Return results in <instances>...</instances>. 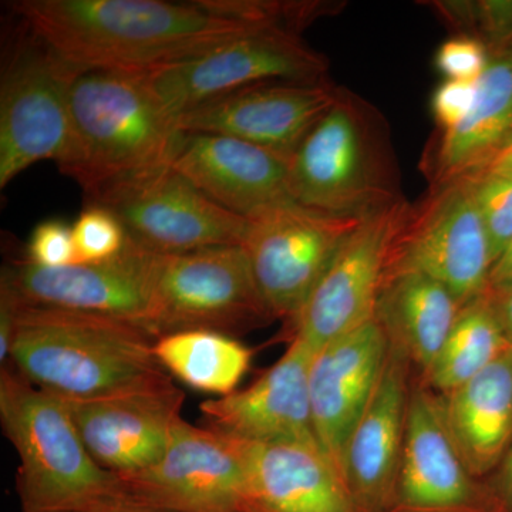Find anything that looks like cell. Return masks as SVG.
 <instances>
[{
  "mask_svg": "<svg viewBox=\"0 0 512 512\" xmlns=\"http://www.w3.org/2000/svg\"><path fill=\"white\" fill-rule=\"evenodd\" d=\"M19 19L80 70L151 72L254 30L295 28V2L12 0Z\"/></svg>",
  "mask_w": 512,
  "mask_h": 512,
  "instance_id": "1",
  "label": "cell"
},
{
  "mask_svg": "<svg viewBox=\"0 0 512 512\" xmlns=\"http://www.w3.org/2000/svg\"><path fill=\"white\" fill-rule=\"evenodd\" d=\"M156 340L127 320L28 305L19 298L9 362L60 399H93L167 375L154 356Z\"/></svg>",
  "mask_w": 512,
  "mask_h": 512,
  "instance_id": "2",
  "label": "cell"
},
{
  "mask_svg": "<svg viewBox=\"0 0 512 512\" xmlns=\"http://www.w3.org/2000/svg\"><path fill=\"white\" fill-rule=\"evenodd\" d=\"M70 103L72 141L59 170L86 198L121 178L173 163L184 133L146 73L84 70Z\"/></svg>",
  "mask_w": 512,
  "mask_h": 512,
  "instance_id": "3",
  "label": "cell"
},
{
  "mask_svg": "<svg viewBox=\"0 0 512 512\" xmlns=\"http://www.w3.org/2000/svg\"><path fill=\"white\" fill-rule=\"evenodd\" d=\"M288 167L293 201L311 210L363 218L403 200L382 116L345 89Z\"/></svg>",
  "mask_w": 512,
  "mask_h": 512,
  "instance_id": "4",
  "label": "cell"
},
{
  "mask_svg": "<svg viewBox=\"0 0 512 512\" xmlns=\"http://www.w3.org/2000/svg\"><path fill=\"white\" fill-rule=\"evenodd\" d=\"M0 421L19 456L23 512L62 510L119 490L87 450L66 402L12 366L0 373Z\"/></svg>",
  "mask_w": 512,
  "mask_h": 512,
  "instance_id": "5",
  "label": "cell"
},
{
  "mask_svg": "<svg viewBox=\"0 0 512 512\" xmlns=\"http://www.w3.org/2000/svg\"><path fill=\"white\" fill-rule=\"evenodd\" d=\"M3 45L0 188L39 161L64 163L72 141V87L83 72L19 19Z\"/></svg>",
  "mask_w": 512,
  "mask_h": 512,
  "instance_id": "6",
  "label": "cell"
},
{
  "mask_svg": "<svg viewBox=\"0 0 512 512\" xmlns=\"http://www.w3.org/2000/svg\"><path fill=\"white\" fill-rule=\"evenodd\" d=\"M272 319L241 245L160 255L146 329L156 339L184 330L235 335Z\"/></svg>",
  "mask_w": 512,
  "mask_h": 512,
  "instance_id": "7",
  "label": "cell"
},
{
  "mask_svg": "<svg viewBox=\"0 0 512 512\" xmlns=\"http://www.w3.org/2000/svg\"><path fill=\"white\" fill-rule=\"evenodd\" d=\"M113 212L128 237L160 255L242 245L248 220L202 194L173 165L114 181L86 198Z\"/></svg>",
  "mask_w": 512,
  "mask_h": 512,
  "instance_id": "8",
  "label": "cell"
},
{
  "mask_svg": "<svg viewBox=\"0 0 512 512\" xmlns=\"http://www.w3.org/2000/svg\"><path fill=\"white\" fill-rule=\"evenodd\" d=\"M490 242L466 177L431 185L394 235L386 271H416L446 286L461 305L488 291Z\"/></svg>",
  "mask_w": 512,
  "mask_h": 512,
  "instance_id": "9",
  "label": "cell"
},
{
  "mask_svg": "<svg viewBox=\"0 0 512 512\" xmlns=\"http://www.w3.org/2000/svg\"><path fill=\"white\" fill-rule=\"evenodd\" d=\"M363 218L325 214L296 202L248 218L241 247L272 318L292 325Z\"/></svg>",
  "mask_w": 512,
  "mask_h": 512,
  "instance_id": "10",
  "label": "cell"
},
{
  "mask_svg": "<svg viewBox=\"0 0 512 512\" xmlns=\"http://www.w3.org/2000/svg\"><path fill=\"white\" fill-rule=\"evenodd\" d=\"M329 62L301 32L254 30L191 59L146 72L160 99L178 117L242 87L265 82H325Z\"/></svg>",
  "mask_w": 512,
  "mask_h": 512,
  "instance_id": "11",
  "label": "cell"
},
{
  "mask_svg": "<svg viewBox=\"0 0 512 512\" xmlns=\"http://www.w3.org/2000/svg\"><path fill=\"white\" fill-rule=\"evenodd\" d=\"M407 208L397 201L360 221L293 320L292 338L318 352L375 319L390 247Z\"/></svg>",
  "mask_w": 512,
  "mask_h": 512,
  "instance_id": "12",
  "label": "cell"
},
{
  "mask_svg": "<svg viewBox=\"0 0 512 512\" xmlns=\"http://www.w3.org/2000/svg\"><path fill=\"white\" fill-rule=\"evenodd\" d=\"M117 480L131 497L174 512H241L249 500L234 440L185 420L157 463Z\"/></svg>",
  "mask_w": 512,
  "mask_h": 512,
  "instance_id": "13",
  "label": "cell"
},
{
  "mask_svg": "<svg viewBox=\"0 0 512 512\" xmlns=\"http://www.w3.org/2000/svg\"><path fill=\"white\" fill-rule=\"evenodd\" d=\"M158 258L128 237L123 251L107 261L42 268L25 258L2 272L28 305L127 320L146 329Z\"/></svg>",
  "mask_w": 512,
  "mask_h": 512,
  "instance_id": "14",
  "label": "cell"
},
{
  "mask_svg": "<svg viewBox=\"0 0 512 512\" xmlns=\"http://www.w3.org/2000/svg\"><path fill=\"white\" fill-rule=\"evenodd\" d=\"M63 400L96 463L120 477L163 457L183 421L185 394L167 373L123 392Z\"/></svg>",
  "mask_w": 512,
  "mask_h": 512,
  "instance_id": "15",
  "label": "cell"
},
{
  "mask_svg": "<svg viewBox=\"0 0 512 512\" xmlns=\"http://www.w3.org/2000/svg\"><path fill=\"white\" fill-rule=\"evenodd\" d=\"M340 92L328 80L252 84L184 111L178 126L183 133L239 138L289 160Z\"/></svg>",
  "mask_w": 512,
  "mask_h": 512,
  "instance_id": "16",
  "label": "cell"
},
{
  "mask_svg": "<svg viewBox=\"0 0 512 512\" xmlns=\"http://www.w3.org/2000/svg\"><path fill=\"white\" fill-rule=\"evenodd\" d=\"M389 352V340L373 319L332 340L312 357L313 429L339 474L346 443L379 386Z\"/></svg>",
  "mask_w": 512,
  "mask_h": 512,
  "instance_id": "17",
  "label": "cell"
},
{
  "mask_svg": "<svg viewBox=\"0 0 512 512\" xmlns=\"http://www.w3.org/2000/svg\"><path fill=\"white\" fill-rule=\"evenodd\" d=\"M313 355L302 340L292 338L281 359L247 389L201 403L205 427L249 443L319 444L309 396Z\"/></svg>",
  "mask_w": 512,
  "mask_h": 512,
  "instance_id": "18",
  "label": "cell"
},
{
  "mask_svg": "<svg viewBox=\"0 0 512 512\" xmlns=\"http://www.w3.org/2000/svg\"><path fill=\"white\" fill-rule=\"evenodd\" d=\"M288 164L274 151L211 133H184L171 163L211 201L247 220L295 204Z\"/></svg>",
  "mask_w": 512,
  "mask_h": 512,
  "instance_id": "19",
  "label": "cell"
},
{
  "mask_svg": "<svg viewBox=\"0 0 512 512\" xmlns=\"http://www.w3.org/2000/svg\"><path fill=\"white\" fill-rule=\"evenodd\" d=\"M410 363L390 348L369 406L343 451L340 476L357 512H383L397 498L409 409Z\"/></svg>",
  "mask_w": 512,
  "mask_h": 512,
  "instance_id": "20",
  "label": "cell"
},
{
  "mask_svg": "<svg viewBox=\"0 0 512 512\" xmlns=\"http://www.w3.org/2000/svg\"><path fill=\"white\" fill-rule=\"evenodd\" d=\"M454 443L443 396L426 383L410 389L397 500L416 511H444L477 503L481 490Z\"/></svg>",
  "mask_w": 512,
  "mask_h": 512,
  "instance_id": "21",
  "label": "cell"
},
{
  "mask_svg": "<svg viewBox=\"0 0 512 512\" xmlns=\"http://www.w3.org/2000/svg\"><path fill=\"white\" fill-rule=\"evenodd\" d=\"M232 440L244 463L247 504L272 512H357L342 477L319 444Z\"/></svg>",
  "mask_w": 512,
  "mask_h": 512,
  "instance_id": "22",
  "label": "cell"
},
{
  "mask_svg": "<svg viewBox=\"0 0 512 512\" xmlns=\"http://www.w3.org/2000/svg\"><path fill=\"white\" fill-rule=\"evenodd\" d=\"M488 52L467 119L440 131L424 154L421 167L431 185L477 173L512 137V40Z\"/></svg>",
  "mask_w": 512,
  "mask_h": 512,
  "instance_id": "23",
  "label": "cell"
},
{
  "mask_svg": "<svg viewBox=\"0 0 512 512\" xmlns=\"http://www.w3.org/2000/svg\"><path fill=\"white\" fill-rule=\"evenodd\" d=\"M463 308L446 286L416 271H386L375 319L390 348L427 376Z\"/></svg>",
  "mask_w": 512,
  "mask_h": 512,
  "instance_id": "24",
  "label": "cell"
},
{
  "mask_svg": "<svg viewBox=\"0 0 512 512\" xmlns=\"http://www.w3.org/2000/svg\"><path fill=\"white\" fill-rule=\"evenodd\" d=\"M443 403L468 471L476 478L493 474L512 444V348L443 396Z\"/></svg>",
  "mask_w": 512,
  "mask_h": 512,
  "instance_id": "25",
  "label": "cell"
},
{
  "mask_svg": "<svg viewBox=\"0 0 512 512\" xmlns=\"http://www.w3.org/2000/svg\"><path fill=\"white\" fill-rule=\"evenodd\" d=\"M154 356L170 376L198 392L225 397L247 375L252 350L214 330H184L154 343Z\"/></svg>",
  "mask_w": 512,
  "mask_h": 512,
  "instance_id": "26",
  "label": "cell"
},
{
  "mask_svg": "<svg viewBox=\"0 0 512 512\" xmlns=\"http://www.w3.org/2000/svg\"><path fill=\"white\" fill-rule=\"evenodd\" d=\"M510 348V340L487 291L460 309L424 383L446 396Z\"/></svg>",
  "mask_w": 512,
  "mask_h": 512,
  "instance_id": "27",
  "label": "cell"
},
{
  "mask_svg": "<svg viewBox=\"0 0 512 512\" xmlns=\"http://www.w3.org/2000/svg\"><path fill=\"white\" fill-rule=\"evenodd\" d=\"M430 5L456 36L480 40L488 50L512 40V0H448Z\"/></svg>",
  "mask_w": 512,
  "mask_h": 512,
  "instance_id": "28",
  "label": "cell"
},
{
  "mask_svg": "<svg viewBox=\"0 0 512 512\" xmlns=\"http://www.w3.org/2000/svg\"><path fill=\"white\" fill-rule=\"evenodd\" d=\"M464 177L470 183L495 262L512 239V178L491 173Z\"/></svg>",
  "mask_w": 512,
  "mask_h": 512,
  "instance_id": "29",
  "label": "cell"
},
{
  "mask_svg": "<svg viewBox=\"0 0 512 512\" xmlns=\"http://www.w3.org/2000/svg\"><path fill=\"white\" fill-rule=\"evenodd\" d=\"M77 264L107 261L126 247L128 235L119 218L96 204H87L73 227Z\"/></svg>",
  "mask_w": 512,
  "mask_h": 512,
  "instance_id": "30",
  "label": "cell"
},
{
  "mask_svg": "<svg viewBox=\"0 0 512 512\" xmlns=\"http://www.w3.org/2000/svg\"><path fill=\"white\" fill-rule=\"evenodd\" d=\"M490 60L487 46L468 36H451L437 49L434 64L446 80L476 82Z\"/></svg>",
  "mask_w": 512,
  "mask_h": 512,
  "instance_id": "31",
  "label": "cell"
},
{
  "mask_svg": "<svg viewBox=\"0 0 512 512\" xmlns=\"http://www.w3.org/2000/svg\"><path fill=\"white\" fill-rule=\"evenodd\" d=\"M26 259L42 268H63L77 264L73 231L66 222H40L30 234Z\"/></svg>",
  "mask_w": 512,
  "mask_h": 512,
  "instance_id": "32",
  "label": "cell"
},
{
  "mask_svg": "<svg viewBox=\"0 0 512 512\" xmlns=\"http://www.w3.org/2000/svg\"><path fill=\"white\" fill-rule=\"evenodd\" d=\"M476 82L444 80L431 97V113L441 131L451 130L463 123L476 100Z\"/></svg>",
  "mask_w": 512,
  "mask_h": 512,
  "instance_id": "33",
  "label": "cell"
},
{
  "mask_svg": "<svg viewBox=\"0 0 512 512\" xmlns=\"http://www.w3.org/2000/svg\"><path fill=\"white\" fill-rule=\"evenodd\" d=\"M46 512H174L164 510V508L156 507L137 500L121 490L114 493L101 495V497L93 498L86 503L73 505V507L62 508V510L46 511Z\"/></svg>",
  "mask_w": 512,
  "mask_h": 512,
  "instance_id": "34",
  "label": "cell"
},
{
  "mask_svg": "<svg viewBox=\"0 0 512 512\" xmlns=\"http://www.w3.org/2000/svg\"><path fill=\"white\" fill-rule=\"evenodd\" d=\"M19 296L8 276L0 275V363L5 365L10 360L13 328L18 315Z\"/></svg>",
  "mask_w": 512,
  "mask_h": 512,
  "instance_id": "35",
  "label": "cell"
},
{
  "mask_svg": "<svg viewBox=\"0 0 512 512\" xmlns=\"http://www.w3.org/2000/svg\"><path fill=\"white\" fill-rule=\"evenodd\" d=\"M490 493L497 510L512 512V444L491 477Z\"/></svg>",
  "mask_w": 512,
  "mask_h": 512,
  "instance_id": "36",
  "label": "cell"
},
{
  "mask_svg": "<svg viewBox=\"0 0 512 512\" xmlns=\"http://www.w3.org/2000/svg\"><path fill=\"white\" fill-rule=\"evenodd\" d=\"M512 286V239L495 259L488 279V291H501Z\"/></svg>",
  "mask_w": 512,
  "mask_h": 512,
  "instance_id": "37",
  "label": "cell"
},
{
  "mask_svg": "<svg viewBox=\"0 0 512 512\" xmlns=\"http://www.w3.org/2000/svg\"><path fill=\"white\" fill-rule=\"evenodd\" d=\"M490 293L495 311L500 316L501 323H503V328L512 346V286L501 289V291H490Z\"/></svg>",
  "mask_w": 512,
  "mask_h": 512,
  "instance_id": "38",
  "label": "cell"
},
{
  "mask_svg": "<svg viewBox=\"0 0 512 512\" xmlns=\"http://www.w3.org/2000/svg\"><path fill=\"white\" fill-rule=\"evenodd\" d=\"M477 173H491L512 178V137L510 141ZM474 174V173H473ZM464 177V175H463Z\"/></svg>",
  "mask_w": 512,
  "mask_h": 512,
  "instance_id": "39",
  "label": "cell"
},
{
  "mask_svg": "<svg viewBox=\"0 0 512 512\" xmlns=\"http://www.w3.org/2000/svg\"><path fill=\"white\" fill-rule=\"evenodd\" d=\"M242 511H244V512H272V511L266 510V508L259 507V505H255V504L245 505L244 510H242Z\"/></svg>",
  "mask_w": 512,
  "mask_h": 512,
  "instance_id": "40",
  "label": "cell"
},
{
  "mask_svg": "<svg viewBox=\"0 0 512 512\" xmlns=\"http://www.w3.org/2000/svg\"><path fill=\"white\" fill-rule=\"evenodd\" d=\"M241 512H244V511H241Z\"/></svg>",
  "mask_w": 512,
  "mask_h": 512,
  "instance_id": "41",
  "label": "cell"
}]
</instances>
